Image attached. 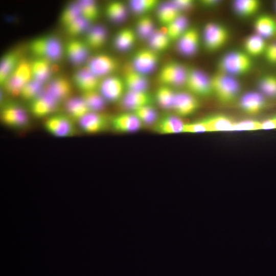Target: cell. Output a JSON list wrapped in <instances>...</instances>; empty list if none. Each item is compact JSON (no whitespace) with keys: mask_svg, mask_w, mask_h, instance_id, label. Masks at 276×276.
<instances>
[{"mask_svg":"<svg viewBox=\"0 0 276 276\" xmlns=\"http://www.w3.org/2000/svg\"><path fill=\"white\" fill-rule=\"evenodd\" d=\"M106 14L108 18L112 21L120 22L125 19L127 15V9L123 3L114 1L107 5Z\"/></svg>","mask_w":276,"mask_h":276,"instance_id":"obj_38","label":"cell"},{"mask_svg":"<svg viewBox=\"0 0 276 276\" xmlns=\"http://www.w3.org/2000/svg\"><path fill=\"white\" fill-rule=\"evenodd\" d=\"M47 131L57 137H68L76 132L72 119L63 115H55L48 118L43 124Z\"/></svg>","mask_w":276,"mask_h":276,"instance_id":"obj_8","label":"cell"},{"mask_svg":"<svg viewBox=\"0 0 276 276\" xmlns=\"http://www.w3.org/2000/svg\"><path fill=\"white\" fill-rule=\"evenodd\" d=\"M99 88L105 100L110 102L120 101L126 91L123 79L116 76L106 78L100 82Z\"/></svg>","mask_w":276,"mask_h":276,"instance_id":"obj_11","label":"cell"},{"mask_svg":"<svg viewBox=\"0 0 276 276\" xmlns=\"http://www.w3.org/2000/svg\"><path fill=\"white\" fill-rule=\"evenodd\" d=\"M251 57L245 52L235 51L225 54L219 62V67L222 73L230 76L243 75L251 68Z\"/></svg>","mask_w":276,"mask_h":276,"instance_id":"obj_2","label":"cell"},{"mask_svg":"<svg viewBox=\"0 0 276 276\" xmlns=\"http://www.w3.org/2000/svg\"><path fill=\"white\" fill-rule=\"evenodd\" d=\"M260 3L257 0H237L233 3V8L241 17H247L257 12Z\"/></svg>","mask_w":276,"mask_h":276,"instance_id":"obj_34","label":"cell"},{"mask_svg":"<svg viewBox=\"0 0 276 276\" xmlns=\"http://www.w3.org/2000/svg\"><path fill=\"white\" fill-rule=\"evenodd\" d=\"M189 28L187 17L181 14L166 27V34L171 40H177Z\"/></svg>","mask_w":276,"mask_h":276,"instance_id":"obj_33","label":"cell"},{"mask_svg":"<svg viewBox=\"0 0 276 276\" xmlns=\"http://www.w3.org/2000/svg\"><path fill=\"white\" fill-rule=\"evenodd\" d=\"M207 131H232L235 123L233 120L224 115H215L201 120Z\"/></svg>","mask_w":276,"mask_h":276,"instance_id":"obj_24","label":"cell"},{"mask_svg":"<svg viewBox=\"0 0 276 276\" xmlns=\"http://www.w3.org/2000/svg\"><path fill=\"white\" fill-rule=\"evenodd\" d=\"M82 98L91 112H99L105 106V99L96 90L85 92Z\"/></svg>","mask_w":276,"mask_h":276,"instance_id":"obj_37","label":"cell"},{"mask_svg":"<svg viewBox=\"0 0 276 276\" xmlns=\"http://www.w3.org/2000/svg\"><path fill=\"white\" fill-rule=\"evenodd\" d=\"M149 48L158 53L166 51L172 41L166 32L155 31L148 38Z\"/></svg>","mask_w":276,"mask_h":276,"instance_id":"obj_35","label":"cell"},{"mask_svg":"<svg viewBox=\"0 0 276 276\" xmlns=\"http://www.w3.org/2000/svg\"><path fill=\"white\" fill-rule=\"evenodd\" d=\"M262 129H276V116L261 122Z\"/></svg>","mask_w":276,"mask_h":276,"instance_id":"obj_52","label":"cell"},{"mask_svg":"<svg viewBox=\"0 0 276 276\" xmlns=\"http://www.w3.org/2000/svg\"><path fill=\"white\" fill-rule=\"evenodd\" d=\"M181 14V11L172 2L163 3L157 7L158 21L166 27Z\"/></svg>","mask_w":276,"mask_h":276,"instance_id":"obj_25","label":"cell"},{"mask_svg":"<svg viewBox=\"0 0 276 276\" xmlns=\"http://www.w3.org/2000/svg\"><path fill=\"white\" fill-rule=\"evenodd\" d=\"M259 87L266 96L276 98V76L266 75L263 77L259 83Z\"/></svg>","mask_w":276,"mask_h":276,"instance_id":"obj_45","label":"cell"},{"mask_svg":"<svg viewBox=\"0 0 276 276\" xmlns=\"http://www.w3.org/2000/svg\"><path fill=\"white\" fill-rule=\"evenodd\" d=\"M132 112L143 125H154L158 119L157 112L152 105L144 106Z\"/></svg>","mask_w":276,"mask_h":276,"instance_id":"obj_41","label":"cell"},{"mask_svg":"<svg viewBox=\"0 0 276 276\" xmlns=\"http://www.w3.org/2000/svg\"><path fill=\"white\" fill-rule=\"evenodd\" d=\"M203 42L209 51H216L223 47L228 39V32L222 25L210 22L203 28Z\"/></svg>","mask_w":276,"mask_h":276,"instance_id":"obj_5","label":"cell"},{"mask_svg":"<svg viewBox=\"0 0 276 276\" xmlns=\"http://www.w3.org/2000/svg\"><path fill=\"white\" fill-rule=\"evenodd\" d=\"M185 123L177 116L166 115L158 118L153 125L156 132L160 134H173L183 132Z\"/></svg>","mask_w":276,"mask_h":276,"instance_id":"obj_20","label":"cell"},{"mask_svg":"<svg viewBox=\"0 0 276 276\" xmlns=\"http://www.w3.org/2000/svg\"><path fill=\"white\" fill-rule=\"evenodd\" d=\"M188 70L176 62H170L163 66L158 73V80L168 86L185 85Z\"/></svg>","mask_w":276,"mask_h":276,"instance_id":"obj_6","label":"cell"},{"mask_svg":"<svg viewBox=\"0 0 276 276\" xmlns=\"http://www.w3.org/2000/svg\"><path fill=\"white\" fill-rule=\"evenodd\" d=\"M59 104L57 101L41 93L38 97L32 101L31 111L36 117H43L54 111Z\"/></svg>","mask_w":276,"mask_h":276,"instance_id":"obj_22","label":"cell"},{"mask_svg":"<svg viewBox=\"0 0 276 276\" xmlns=\"http://www.w3.org/2000/svg\"><path fill=\"white\" fill-rule=\"evenodd\" d=\"M172 2L181 11L187 10L191 8L194 4L191 0H175Z\"/></svg>","mask_w":276,"mask_h":276,"instance_id":"obj_51","label":"cell"},{"mask_svg":"<svg viewBox=\"0 0 276 276\" xmlns=\"http://www.w3.org/2000/svg\"><path fill=\"white\" fill-rule=\"evenodd\" d=\"M1 120L5 125L13 128H22L29 123L26 111L14 104L6 105L1 111Z\"/></svg>","mask_w":276,"mask_h":276,"instance_id":"obj_9","label":"cell"},{"mask_svg":"<svg viewBox=\"0 0 276 276\" xmlns=\"http://www.w3.org/2000/svg\"><path fill=\"white\" fill-rule=\"evenodd\" d=\"M143 124L132 112L117 114L110 120L112 129L119 132L132 133L140 130Z\"/></svg>","mask_w":276,"mask_h":276,"instance_id":"obj_14","label":"cell"},{"mask_svg":"<svg viewBox=\"0 0 276 276\" xmlns=\"http://www.w3.org/2000/svg\"><path fill=\"white\" fill-rule=\"evenodd\" d=\"M80 6L81 15L89 22L96 19L99 15L98 7L94 1H80L78 2Z\"/></svg>","mask_w":276,"mask_h":276,"instance_id":"obj_44","label":"cell"},{"mask_svg":"<svg viewBox=\"0 0 276 276\" xmlns=\"http://www.w3.org/2000/svg\"><path fill=\"white\" fill-rule=\"evenodd\" d=\"M33 79L44 83L50 75V66L48 60L40 59L31 64Z\"/></svg>","mask_w":276,"mask_h":276,"instance_id":"obj_39","label":"cell"},{"mask_svg":"<svg viewBox=\"0 0 276 276\" xmlns=\"http://www.w3.org/2000/svg\"><path fill=\"white\" fill-rule=\"evenodd\" d=\"M211 85L212 94L223 103L232 102L240 90L238 81L233 76L222 73L211 78Z\"/></svg>","mask_w":276,"mask_h":276,"instance_id":"obj_1","label":"cell"},{"mask_svg":"<svg viewBox=\"0 0 276 276\" xmlns=\"http://www.w3.org/2000/svg\"><path fill=\"white\" fill-rule=\"evenodd\" d=\"M184 86L195 96L206 97L212 94L211 78L199 70H188Z\"/></svg>","mask_w":276,"mask_h":276,"instance_id":"obj_7","label":"cell"},{"mask_svg":"<svg viewBox=\"0 0 276 276\" xmlns=\"http://www.w3.org/2000/svg\"><path fill=\"white\" fill-rule=\"evenodd\" d=\"M72 89V86L66 79L59 77L49 82L43 87L42 93L60 103L70 96Z\"/></svg>","mask_w":276,"mask_h":276,"instance_id":"obj_16","label":"cell"},{"mask_svg":"<svg viewBox=\"0 0 276 276\" xmlns=\"http://www.w3.org/2000/svg\"><path fill=\"white\" fill-rule=\"evenodd\" d=\"M136 31L137 34L141 38L148 39L155 31L152 19L147 15L142 16L137 21Z\"/></svg>","mask_w":276,"mask_h":276,"instance_id":"obj_43","label":"cell"},{"mask_svg":"<svg viewBox=\"0 0 276 276\" xmlns=\"http://www.w3.org/2000/svg\"><path fill=\"white\" fill-rule=\"evenodd\" d=\"M175 94L170 86L162 85L155 91L154 100L161 108L172 110Z\"/></svg>","mask_w":276,"mask_h":276,"instance_id":"obj_32","label":"cell"},{"mask_svg":"<svg viewBox=\"0 0 276 276\" xmlns=\"http://www.w3.org/2000/svg\"><path fill=\"white\" fill-rule=\"evenodd\" d=\"M266 105L263 96L257 92H249L240 99L239 106L241 109L249 114H255L261 111Z\"/></svg>","mask_w":276,"mask_h":276,"instance_id":"obj_23","label":"cell"},{"mask_svg":"<svg viewBox=\"0 0 276 276\" xmlns=\"http://www.w3.org/2000/svg\"><path fill=\"white\" fill-rule=\"evenodd\" d=\"M123 80L126 90L148 91L149 82L146 75L135 71L132 67L125 71Z\"/></svg>","mask_w":276,"mask_h":276,"instance_id":"obj_19","label":"cell"},{"mask_svg":"<svg viewBox=\"0 0 276 276\" xmlns=\"http://www.w3.org/2000/svg\"><path fill=\"white\" fill-rule=\"evenodd\" d=\"M17 54L15 52H10L4 55L0 64V83L4 85L6 80L13 72L18 63Z\"/></svg>","mask_w":276,"mask_h":276,"instance_id":"obj_31","label":"cell"},{"mask_svg":"<svg viewBox=\"0 0 276 276\" xmlns=\"http://www.w3.org/2000/svg\"><path fill=\"white\" fill-rule=\"evenodd\" d=\"M262 129L261 122L255 120H244L235 122L232 131L256 130Z\"/></svg>","mask_w":276,"mask_h":276,"instance_id":"obj_48","label":"cell"},{"mask_svg":"<svg viewBox=\"0 0 276 276\" xmlns=\"http://www.w3.org/2000/svg\"><path fill=\"white\" fill-rule=\"evenodd\" d=\"M81 16V9L78 3L72 4L64 9L61 15V20L67 27Z\"/></svg>","mask_w":276,"mask_h":276,"instance_id":"obj_46","label":"cell"},{"mask_svg":"<svg viewBox=\"0 0 276 276\" xmlns=\"http://www.w3.org/2000/svg\"><path fill=\"white\" fill-rule=\"evenodd\" d=\"M110 120L106 115L96 112H89L79 121L80 128L83 132L98 133L104 131L110 125Z\"/></svg>","mask_w":276,"mask_h":276,"instance_id":"obj_12","label":"cell"},{"mask_svg":"<svg viewBox=\"0 0 276 276\" xmlns=\"http://www.w3.org/2000/svg\"><path fill=\"white\" fill-rule=\"evenodd\" d=\"M154 98L148 91L126 90L120 100L122 106L129 110L134 111L144 106L152 105Z\"/></svg>","mask_w":276,"mask_h":276,"instance_id":"obj_15","label":"cell"},{"mask_svg":"<svg viewBox=\"0 0 276 276\" xmlns=\"http://www.w3.org/2000/svg\"><path fill=\"white\" fill-rule=\"evenodd\" d=\"M196 97L189 92L176 93L172 110L178 117H187L194 113L199 108Z\"/></svg>","mask_w":276,"mask_h":276,"instance_id":"obj_13","label":"cell"},{"mask_svg":"<svg viewBox=\"0 0 276 276\" xmlns=\"http://www.w3.org/2000/svg\"><path fill=\"white\" fill-rule=\"evenodd\" d=\"M201 3L202 5L204 6H213L216 5L217 3H218V2L217 1H212V0H206V1H201Z\"/></svg>","mask_w":276,"mask_h":276,"instance_id":"obj_53","label":"cell"},{"mask_svg":"<svg viewBox=\"0 0 276 276\" xmlns=\"http://www.w3.org/2000/svg\"><path fill=\"white\" fill-rule=\"evenodd\" d=\"M158 61V53L150 48L143 49L134 54L132 60V67L146 75L154 70Z\"/></svg>","mask_w":276,"mask_h":276,"instance_id":"obj_10","label":"cell"},{"mask_svg":"<svg viewBox=\"0 0 276 276\" xmlns=\"http://www.w3.org/2000/svg\"><path fill=\"white\" fill-rule=\"evenodd\" d=\"M256 34L263 38H269L276 33V22L268 15H262L257 17L254 23Z\"/></svg>","mask_w":276,"mask_h":276,"instance_id":"obj_27","label":"cell"},{"mask_svg":"<svg viewBox=\"0 0 276 276\" xmlns=\"http://www.w3.org/2000/svg\"><path fill=\"white\" fill-rule=\"evenodd\" d=\"M32 76L31 64L26 60L19 62L13 72L4 84L6 90L13 96L20 94L23 86Z\"/></svg>","mask_w":276,"mask_h":276,"instance_id":"obj_4","label":"cell"},{"mask_svg":"<svg viewBox=\"0 0 276 276\" xmlns=\"http://www.w3.org/2000/svg\"><path fill=\"white\" fill-rule=\"evenodd\" d=\"M87 67L98 77L109 75L118 67V63L112 57L100 54L90 59Z\"/></svg>","mask_w":276,"mask_h":276,"instance_id":"obj_18","label":"cell"},{"mask_svg":"<svg viewBox=\"0 0 276 276\" xmlns=\"http://www.w3.org/2000/svg\"><path fill=\"white\" fill-rule=\"evenodd\" d=\"M106 38L107 31L105 28L101 26H96L88 31L86 41L89 47L98 48L105 43Z\"/></svg>","mask_w":276,"mask_h":276,"instance_id":"obj_36","label":"cell"},{"mask_svg":"<svg viewBox=\"0 0 276 276\" xmlns=\"http://www.w3.org/2000/svg\"><path fill=\"white\" fill-rule=\"evenodd\" d=\"M66 51L68 58L75 64H80L87 58L88 50L84 43L73 40L68 43Z\"/></svg>","mask_w":276,"mask_h":276,"instance_id":"obj_26","label":"cell"},{"mask_svg":"<svg viewBox=\"0 0 276 276\" xmlns=\"http://www.w3.org/2000/svg\"><path fill=\"white\" fill-rule=\"evenodd\" d=\"M129 4L130 9L134 13L143 16L158 7L159 1L157 0H132L129 1Z\"/></svg>","mask_w":276,"mask_h":276,"instance_id":"obj_42","label":"cell"},{"mask_svg":"<svg viewBox=\"0 0 276 276\" xmlns=\"http://www.w3.org/2000/svg\"><path fill=\"white\" fill-rule=\"evenodd\" d=\"M266 60L272 64H276V43L267 45L264 53Z\"/></svg>","mask_w":276,"mask_h":276,"instance_id":"obj_50","label":"cell"},{"mask_svg":"<svg viewBox=\"0 0 276 276\" xmlns=\"http://www.w3.org/2000/svg\"><path fill=\"white\" fill-rule=\"evenodd\" d=\"M204 132H207V130L201 120L185 124L183 130L184 133H200Z\"/></svg>","mask_w":276,"mask_h":276,"instance_id":"obj_49","label":"cell"},{"mask_svg":"<svg viewBox=\"0 0 276 276\" xmlns=\"http://www.w3.org/2000/svg\"><path fill=\"white\" fill-rule=\"evenodd\" d=\"M89 22L82 16L67 26V31L71 35H76L85 31Z\"/></svg>","mask_w":276,"mask_h":276,"instance_id":"obj_47","label":"cell"},{"mask_svg":"<svg viewBox=\"0 0 276 276\" xmlns=\"http://www.w3.org/2000/svg\"><path fill=\"white\" fill-rule=\"evenodd\" d=\"M135 40V32L130 28H126L117 33L114 38V44L118 50L126 51L133 45Z\"/></svg>","mask_w":276,"mask_h":276,"instance_id":"obj_30","label":"cell"},{"mask_svg":"<svg viewBox=\"0 0 276 276\" xmlns=\"http://www.w3.org/2000/svg\"><path fill=\"white\" fill-rule=\"evenodd\" d=\"M77 86L84 93L96 90L99 87V78L87 66L78 71L74 75Z\"/></svg>","mask_w":276,"mask_h":276,"instance_id":"obj_21","label":"cell"},{"mask_svg":"<svg viewBox=\"0 0 276 276\" xmlns=\"http://www.w3.org/2000/svg\"><path fill=\"white\" fill-rule=\"evenodd\" d=\"M32 52L42 59L56 61L62 54V48L59 40L53 37H43L35 39L30 45Z\"/></svg>","mask_w":276,"mask_h":276,"instance_id":"obj_3","label":"cell"},{"mask_svg":"<svg viewBox=\"0 0 276 276\" xmlns=\"http://www.w3.org/2000/svg\"><path fill=\"white\" fill-rule=\"evenodd\" d=\"M65 108L70 118L78 121L90 112L82 97L68 99L65 102Z\"/></svg>","mask_w":276,"mask_h":276,"instance_id":"obj_28","label":"cell"},{"mask_svg":"<svg viewBox=\"0 0 276 276\" xmlns=\"http://www.w3.org/2000/svg\"><path fill=\"white\" fill-rule=\"evenodd\" d=\"M43 84L33 79L23 86L19 95L24 99L32 101L41 94L44 87Z\"/></svg>","mask_w":276,"mask_h":276,"instance_id":"obj_40","label":"cell"},{"mask_svg":"<svg viewBox=\"0 0 276 276\" xmlns=\"http://www.w3.org/2000/svg\"><path fill=\"white\" fill-rule=\"evenodd\" d=\"M267 46L264 38L257 34L248 36L244 44L245 52L250 57L264 54Z\"/></svg>","mask_w":276,"mask_h":276,"instance_id":"obj_29","label":"cell"},{"mask_svg":"<svg viewBox=\"0 0 276 276\" xmlns=\"http://www.w3.org/2000/svg\"><path fill=\"white\" fill-rule=\"evenodd\" d=\"M177 48L182 55L192 56L197 52L200 43V35L195 28H189L177 40Z\"/></svg>","mask_w":276,"mask_h":276,"instance_id":"obj_17","label":"cell"}]
</instances>
